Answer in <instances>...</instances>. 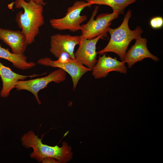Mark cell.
Masks as SVG:
<instances>
[{"mask_svg": "<svg viewBox=\"0 0 163 163\" xmlns=\"http://www.w3.org/2000/svg\"><path fill=\"white\" fill-rule=\"evenodd\" d=\"M98 8V6H96L89 21L86 24L81 25V36L82 39H91L101 34L106 37L111 21L119 15V14L114 12L111 14H101L94 20Z\"/></svg>", "mask_w": 163, "mask_h": 163, "instance_id": "obj_5", "label": "cell"}, {"mask_svg": "<svg viewBox=\"0 0 163 163\" xmlns=\"http://www.w3.org/2000/svg\"><path fill=\"white\" fill-rule=\"evenodd\" d=\"M135 43L126 53L123 61L128 64L129 68L136 62L141 61L145 58H150L155 62L159 60V58L149 51L147 46V40L141 37L136 40Z\"/></svg>", "mask_w": 163, "mask_h": 163, "instance_id": "obj_11", "label": "cell"}, {"mask_svg": "<svg viewBox=\"0 0 163 163\" xmlns=\"http://www.w3.org/2000/svg\"><path fill=\"white\" fill-rule=\"evenodd\" d=\"M132 11L129 9L125 15L123 21L117 28L109 27L108 32L110 39L106 46L97 52L102 55L107 52H113L120 57L121 61L125 58L128 47L131 41L141 37L143 30L137 26L134 30H131L129 26V21L131 16Z\"/></svg>", "mask_w": 163, "mask_h": 163, "instance_id": "obj_3", "label": "cell"}, {"mask_svg": "<svg viewBox=\"0 0 163 163\" xmlns=\"http://www.w3.org/2000/svg\"><path fill=\"white\" fill-rule=\"evenodd\" d=\"M15 8H22L17 14L15 21L25 35L28 44L34 42L39 33L40 28L44 24L43 6L34 2L25 0H15Z\"/></svg>", "mask_w": 163, "mask_h": 163, "instance_id": "obj_1", "label": "cell"}, {"mask_svg": "<svg viewBox=\"0 0 163 163\" xmlns=\"http://www.w3.org/2000/svg\"><path fill=\"white\" fill-rule=\"evenodd\" d=\"M66 72L61 69L54 71L45 77L24 81H19L15 88L17 91L25 90L31 93L34 96L39 104L41 102L38 96V93L40 90L46 87L50 82L59 83L66 79Z\"/></svg>", "mask_w": 163, "mask_h": 163, "instance_id": "obj_7", "label": "cell"}, {"mask_svg": "<svg viewBox=\"0 0 163 163\" xmlns=\"http://www.w3.org/2000/svg\"><path fill=\"white\" fill-rule=\"evenodd\" d=\"M82 38L80 36H72L69 34H57L50 38V51L56 57L67 56L75 59L74 50L79 45Z\"/></svg>", "mask_w": 163, "mask_h": 163, "instance_id": "obj_8", "label": "cell"}, {"mask_svg": "<svg viewBox=\"0 0 163 163\" xmlns=\"http://www.w3.org/2000/svg\"><path fill=\"white\" fill-rule=\"evenodd\" d=\"M137 0H85L90 5L93 4L105 5L112 8L113 12L124 14L125 9L129 5Z\"/></svg>", "mask_w": 163, "mask_h": 163, "instance_id": "obj_15", "label": "cell"}, {"mask_svg": "<svg viewBox=\"0 0 163 163\" xmlns=\"http://www.w3.org/2000/svg\"><path fill=\"white\" fill-rule=\"evenodd\" d=\"M91 6L84 1H77L67 10L65 16L61 18H53L49 21L51 26L59 30H69L74 32L81 30V24L87 19L86 15H81V12L85 8Z\"/></svg>", "mask_w": 163, "mask_h": 163, "instance_id": "obj_4", "label": "cell"}, {"mask_svg": "<svg viewBox=\"0 0 163 163\" xmlns=\"http://www.w3.org/2000/svg\"><path fill=\"white\" fill-rule=\"evenodd\" d=\"M37 62L44 66L61 69L68 73L71 77L74 90L82 76L91 71L75 59L67 56H62L56 60H53L49 57H45L38 60Z\"/></svg>", "mask_w": 163, "mask_h": 163, "instance_id": "obj_6", "label": "cell"}, {"mask_svg": "<svg viewBox=\"0 0 163 163\" xmlns=\"http://www.w3.org/2000/svg\"><path fill=\"white\" fill-rule=\"evenodd\" d=\"M34 2L37 4L43 6H44L46 4V3L43 0H27Z\"/></svg>", "mask_w": 163, "mask_h": 163, "instance_id": "obj_18", "label": "cell"}, {"mask_svg": "<svg viewBox=\"0 0 163 163\" xmlns=\"http://www.w3.org/2000/svg\"><path fill=\"white\" fill-rule=\"evenodd\" d=\"M43 74L20 75L14 72L9 67L5 66L0 62V76L2 82V87L0 93V96L3 98L8 97L11 91L15 88L19 81L24 80L28 78L38 76Z\"/></svg>", "mask_w": 163, "mask_h": 163, "instance_id": "obj_13", "label": "cell"}, {"mask_svg": "<svg viewBox=\"0 0 163 163\" xmlns=\"http://www.w3.org/2000/svg\"><path fill=\"white\" fill-rule=\"evenodd\" d=\"M42 139L39 138L34 131L30 130L22 136L21 141L23 146L26 148H31L33 151L30 157L38 162H42L46 158L56 159L59 163H66L72 158V148L67 142H63L61 147L57 145L52 146L43 143Z\"/></svg>", "mask_w": 163, "mask_h": 163, "instance_id": "obj_2", "label": "cell"}, {"mask_svg": "<svg viewBox=\"0 0 163 163\" xmlns=\"http://www.w3.org/2000/svg\"><path fill=\"white\" fill-rule=\"evenodd\" d=\"M104 37V35L101 34L91 39L82 38L79 47L74 53L75 59L91 71L97 61V43L99 39Z\"/></svg>", "mask_w": 163, "mask_h": 163, "instance_id": "obj_9", "label": "cell"}, {"mask_svg": "<svg viewBox=\"0 0 163 163\" xmlns=\"http://www.w3.org/2000/svg\"><path fill=\"white\" fill-rule=\"evenodd\" d=\"M0 58L11 62L13 66L19 69L26 70L34 67L36 63L27 61V57L24 55H18L10 52L9 50L2 47L0 44Z\"/></svg>", "mask_w": 163, "mask_h": 163, "instance_id": "obj_14", "label": "cell"}, {"mask_svg": "<svg viewBox=\"0 0 163 163\" xmlns=\"http://www.w3.org/2000/svg\"><path fill=\"white\" fill-rule=\"evenodd\" d=\"M0 40L11 48L12 53L18 55H24L28 45L25 35L20 30L0 27Z\"/></svg>", "mask_w": 163, "mask_h": 163, "instance_id": "obj_12", "label": "cell"}, {"mask_svg": "<svg viewBox=\"0 0 163 163\" xmlns=\"http://www.w3.org/2000/svg\"><path fill=\"white\" fill-rule=\"evenodd\" d=\"M43 163H59L55 159L52 158H44L43 160Z\"/></svg>", "mask_w": 163, "mask_h": 163, "instance_id": "obj_17", "label": "cell"}, {"mask_svg": "<svg viewBox=\"0 0 163 163\" xmlns=\"http://www.w3.org/2000/svg\"><path fill=\"white\" fill-rule=\"evenodd\" d=\"M150 24L151 27L153 29L161 28L163 25V19L160 16L153 18L150 20Z\"/></svg>", "mask_w": 163, "mask_h": 163, "instance_id": "obj_16", "label": "cell"}, {"mask_svg": "<svg viewBox=\"0 0 163 163\" xmlns=\"http://www.w3.org/2000/svg\"><path fill=\"white\" fill-rule=\"evenodd\" d=\"M99 59L92 70V74L96 79L106 77L108 73L112 71H117L123 74L127 72V68L123 61H119L117 58L107 56L106 53Z\"/></svg>", "mask_w": 163, "mask_h": 163, "instance_id": "obj_10", "label": "cell"}]
</instances>
